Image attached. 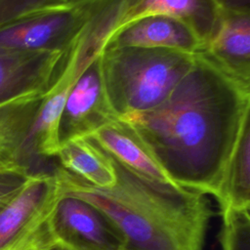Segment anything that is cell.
<instances>
[{
    "instance_id": "obj_17",
    "label": "cell",
    "mask_w": 250,
    "mask_h": 250,
    "mask_svg": "<svg viewBox=\"0 0 250 250\" xmlns=\"http://www.w3.org/2000/svg\"><path fill=\"white\" fill-rule=\"evenodd\" d=\"M222 12L250 13V0H216Z\"/></svg>"
},
{
    "instance_id": "obj_5",
    "label": "cell",
    "mask_w": 250,
    "mask_h": 250,
    "mask_svg": "<svg viewBox=\"0 0 250 250\" xmlns=\"http://www.w3.org/2000/svg\"><path fill=\"white\" fill-rule=\"evenodd\" d=\"M99 0H70L0 23V48L65 52L89 22Z\"/></svg>"
},
{
    "instance_id": "obj_11",
    "label": "cell",
    "mask_w": 250,
    "mask_h": 250,
    "mask_svg": "<svg viewBox=\"0 0 250 250\" xmlns=\"http://www.w3.org/2000/svg\"><path fill=\"white\" fill-rule=\"evenodd\" d=\"M201 52L224 72L250 85V13L222 12L216 32Z\"/></svg>"
},
{
    "instance_id": "obj_7",
    "label": "cell",
    "mask_w": 250,
    "mask_h": 250,
    "mask_svg": "<svg viewBox=\"0 0 250 250\" xmlns=\"http://www.w3.org/2000/svg\"><path fill=\"white\" fill-rule=\"evenodd\" d=\"M115 118L105 95L98 54L81 70L68 91L59 120V143L89 137Z\"/></svg>"
},
{
    "instance_id": "obj_14",
    "label": "cell",
    "mask_w": 250,
    "mask_h": 250,
    "mask_svg": "<svg viewBox=\"0 0 250 250\" xmlns=\"http://www.w3.org/2000/svg\"><path fill=\"white\" fill-rule=\"evenodd\" d=\"M221 215L250 206V123L244 128L223 172L215 195Z\"/></svg>"
},
{
    "instance_id": "obj_13",
    "label": "cell",
    "mask_w": 250,
    "mask_h": 250,
    "mask_svg": "<svg viewBox=\"0 0 250 250\" xmlns=\"http://www.w3.org/2000/svg\"><path fill=\"white\" fill-rule=\"evenodd\" d=\"M56 157L60 166L88 184L102 188L115 185L110 156L90 137L68 140L60 145Z\"/></svg>"
},
{
    "instance_id": "obj_3",
    "label": "cell",
    "mask_w": 250,
    "mask_h": 250,
    "mask_svg": "<svg viewBox=\"0 0 250 250\" xmlns=\"http://www.w3.org/2000/svg\"><path fill=\"white\" fill-rule=\"evenodd\" d=\"M194 56L166 49L104 46L102 77L115 117L123 119L160 104L189 70Z\"/></svg>"
},
{
    "instance_id": "obj_10",
    "label": "cell",
    "mask_w": 250,
    "mask_h": 250,
    "mask_svg": "<svg viewBox=\"0 0 250 250\" xmlns=\"http://www.w3.org/2000/svg\"><path fill=\"white\" fill-rule=\"evenodd\" d=\"M150 15L168 16L184 21L204 48L218 28L222 10L216 0H120L116 29Z\"/></svg>"
},
{
    "instance_id": "obj_1",
    "label": "cell",
    "mask_w": 250,
    "mask_h": 250,
    "mask_svg": "<svg viewBox=\"0 0 250 250\" xmlns=\"http://www.w3.org/2000/svg\"><path fill=\"white\" fill-rule=\"evenodd\" d=\"M249 115L250 85L200 51L160 104L123 120L174 184L215 196Z\"/></svg>"
},
{
    "instance_id": "obj_16",
    "label": "cell",
    "mask_w": 250,
    "mask_h": 250,
    "mask_svg": "<svg viewBox=\"0 0 250 250\" xmlns=\"http://www.w3.org/2000/svg\"><path fill=\"white\" fill-rule=\"evenodd\" d=\"M30 174L20 167L0 169V209L17 195Z\"/></svg>"
},
{
    "instance_id": "obj_9",
    "label": "cell",
    "mask_w": 250,
    "mask_h": 250,
    "mask_svg": "<svg viewBox=\"0 0 250 250\" xmlns=\"http://www.w3.org/2000/svg\"><path fill=\"white\" fill-rule=\"evenodd\" d=\"M104 46L166 49L194 55L203 46L184 21L163 15H150L134 20L116 29Z\"/></svg>"
},
{
    "instance_id": "obj_18",
    "label": "cell",
    "mask_w": 250,
    "mask_h": 250,
    "mask_svg": "<svg viewBox=\"0 0 250 250\" xmlns=\"http://www.w3.org/2000/svg\"><path fill=\"white\" fill-rule=\"evenodd\" d=\"M0 210H1V209H0Z\"/></svg>"
},
{
    "instance_id": "obj_2",
    "label": "cell",
    "mask_w": 250,
    "mask_h": 250,
    "mask_svg": "<svg viewBox=\"0 0 250 250\" xmlns=\"http://www.w3.org/2000/svg\"><path fill=\"white\" fill-rule=\"evenodd\" d=\"M110 158L113 187H94L57 166L60 191L100 209L119 231L125 250H204L215 215L205 193L148 180Z\"/></svg>"
},
{
    "instance_id": "obj_4",
    "label": "cell",
    "mask_w": 250,
    "mask_h": 250,
    "mask_svg": "<svg viewBox=\"0 0 250 250\" xmlns=\"http://www.w3.org/2000/svg\"><path fill=\"white\" fill-rule=\"evenodd\" d=\"M59 195L54 172L30 174L0 210V250H57L49 217Z\"/></svg>"
},
{
    "instance_id": "obj_15",
    "label": "cell",
    "mask_w": 250,
    "mask_h": 250,
    "mask_svg": "<svg viewBox=\"0 0 250 250\" xmlns=\"http://www.w3.org/2000/svg\"><path fill=\"white\" fill-rule=\"evenodd\" d=\"M220 231L222 250H250L249 209L230 210L224 214Z\"/></svg>"
},
{
    "instance_id": "obj_8",
    "label": "cell",
    "mask_w": 250,
    "mask_h": 250,
    "mask_svg": "<svg viewBox=\"0 0 250 250\" xmlns=\"http://www.w3.org/2000/svg\"><path fill=\"white\" fill-rule=\"evenodd\" d=\"M62 53L23 52L0 48V106L45 94Z\"/></svg>"
},
{
    "instance_id": "obj_6",
    "label": "cell",
    "mask_w": 250,
    "mask_h": 250,
    "mask_svg": "<svg viewBox=\"0 0 250 250\" xmlns=\"http://www.w3.org/2000/svg\"><path fill=\"white\" fill-rule=\"evenodd\" d=\"M49 228L58 250H125L122 236L109 219L72 194L60 191Z\"/></svg>"
},
{
    "instance_id": "obj_19",
    "label": "cell",
    "mask_w": 250,
    "mask_h": 250,
    "mask_svg": "<svg viewBox=\"0 0 250 250\" xmlns=\"http://www.w3.org/2000/svg\"><path fill=\"white\" fill-rule=\"evenodd\" d=\"M57 250H58V249H57Z\"/></svg>"
},
{
    "instance_id": "obj_12",
    "label": "cell",
    "mask_w": 250,
    "mask_h": 250,
    "mask_svg": "<svg viewBox=\"0 0 250 250\" xmlns=\"http://www.w3.org/2000/svg\"><path fill=\"white\" fill-rule=\"evenodd\" d=\"M89 137L110 157L138 175L160 184L177 186L159 166L127 121L115 118Z\"/></svg>"
}]
</instances>
